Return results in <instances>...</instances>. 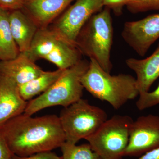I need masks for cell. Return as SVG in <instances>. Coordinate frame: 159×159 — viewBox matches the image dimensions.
<instances>
[{
    "instance_id": "cell-9",
    "label": "cell",
    "mask_w": 159,
    "mask_h": 159,
    "mask_svg": "<svg viewBox=\"0 0 159 159\" xmlns=\"http://www.w3.org/2000/svg\"><path fill=\"white\" fill-rule=\"evenodd\" d=\"M159 147V116L149 114L134 121L124 157L140 156Z\"/></svg>"
},
{
    "instance_id": "cell-15",
    "label": "cell",
    "mask_w": 159,
    "mask_h": 159,
    "mask_svg": "<svg viewBox=\"0 0 159 159\" xmlns=\"http://www.w3.org/2000/svg\"><path fill=\"white\" fill-rule=\"evenodd\" d=\"M10 29L20 52L29 51L39 27L23 10L10 11Z\"/></svg>"
},
{
    "instance_id": "cell-2",
    "label": "cell",
    "mask_w": 159,
    "mask_h": 159,
    "mask_svg": "<svg viewBox=\"0 0 159 159\" xmlns=\"http://www.w3.org/2000/svg\"><path fill=\"white\" fill-rule=\"evenodd\" d=\"M81 81L93 97L106 101L116 110L139 95L135 77L129 74L111 75L92 59Z\"/></svg>"
},
{
    "instance_id": "cell-25",
    "label": "cell",
    "mask_w": 159,
    "mask_h": 159,
    "mask_svg": "<svg viewBox=\"0 0 159 159\" xmlns=\"http://www.w3.org/2000/svg\"><path fill=\"white\" fill-rule=\"evenodd\" d=\"M139 159H159V147L144 154Z\"/></svg>"
},
{
    "instance_id": "cell-10",
    "label": "cell",
    "mask_w": 159,
    "mask_h": 159,
    "mask_svg": "<svg viewBox=\"0 0 159 159\" xmlns=\"http://www.w3.org/2000/svg\"><path fill=\"white\" fill-rule=\"evenodd\" d=\"M121 35L137 54L143 57L159 38V13L124 24Z\"/></svg>"
},
{
    "instance_id": "cell-4",
    "label": "cell",
    "mask_w": 159,
    "mask_h": 159,
    "mask_svg": "<svg viewBox=\"0 0 159 159\" xmlns=\"http://www.w3.org/2000/svg\"><path fill=\"white\" fill-rule=\"evenodd\" d=\"M89 61L81 59L64 70L60 77L44 93L28 102L24 113L32 116L51 107L71 105L82 98L84 89L81 78L89 68Z\"/></svg>"
},
{
    "instance_id": "cell-16",
    "label": "cell",
    "mask_w": 159,
    "mask_h": 159,
    "mask_svg": "<svg viewBox=\"0 0 159 159\" xmlns=\"http://www.w3.org/2000/svg\"><path fill=\"white\" fill-rule=\"evenodd\" d=\"M64 71L57 69L54 71H44L39 76L18 86L21 97L28 101L35 96L44 93L60 77Z\"/></svg>"
},
{
    "instance_id": "cell-24",
    "label": "cell",
    "mask_w": 159,
    "mask_h": 159,
    "mask_svg": "<svg viewBox=\"0 0 159 159\" xmlns=\"http://www.w3.org/2000/svg\"><path fill=\"white\" fill-rule=\"evenodd\" d=\"M13 155L0 129V159H11Z\"/></svg>"
},
{
    "instance_id": "cell-8",
    "label": "cell",
    "mask_w": 159,
    "mask_h": 159,
    "mask_svg": "<svg viewBox=\"0 0 159 159\" xmlns=\"http://www.w3.org/2000/svg\"><path fill=\"white\" fill-rule=\"evenodd\" d=\"M103 8L102 0H75L49 26L66 39L75 43L86 23Z\"/></svg>"
},
{
    "instance_id": "cell-7",
    "label": "cell",
    "mask_w": 159,
    "mask_h": 159,
    "mask_svg": "<svg viewBox=\"0 0 159 159\" xmlns=\"http://www.w3.org/2000/svg\"><path fill=\"white\" fill-rule=\"evenodd\" d=\"M37 59H45L58 69L65 70L82 59L83 55L76 44L62 37L53 29H48L37 39L34 47Z\"/></svg>"
},
{
    "instance_id": "cell-6",
    "label": "cell",
    "mask_w": 159,
    "mask_h": 159,
    "mask_svg": "<svg viewBox=\"0 0 159 159\" xmlns=\"http://www.w3.org/2000/svg\"><path fill=\"white\" fill-rule=\"evenodd\" d=\"M133 121L127 115H115L85 140L101 159H122Z\"/></svg>"
},
{
    "instance_id": "cell-17",
    "label": "cell",
    "mask_w": 159,
    "mask_h": 159,
    "mask_svg": "<svg viewBox=\"0 0 159 159\" xmlns=\"http://www.w3.org/2000/svg\"><path fill=\"white\" fill-rule=\"evenodd\" d=\"M10 11L0 8V60L14 59L20 53L10 29Z\"/></svg>"
},
{
    "instance_id": "cell-21",
    "label": "cell",
    "mask_w": 159,
    "mask_h": 159,
    "mask_svg": "<svg viewBox=\"0 0 159 159\" xmlns=\"http://www.w3.org/2000/svg\"><path fill=\"white\" fill-rule=\"evenodd\" d=\"M31 0H0V8L9 11L22 10Z\"/></svg>"
},
{
    "instance_id": "cell-1",
    "label": "cell",
    "mask_w": 159,
    "mask_h": 159,
    "mask_svg": "<svg viewBox=\"0 0 159 159\" xmlns=\"http://www.w3.org/2000/svg\"><path fill=\"white\" fill-rule=\"evenodd\" d=\"M0 129L11 152L18 156L52 151L66 142L56 115L33 117L23 113L6 122Z\"/></svg>"
},
{
    "instance_id": "cell-11",
    "label": "cell",
    "mask_w": 159,
    "mask_h": 159,
    "mask_svg": "<svg viewBox=\"0 0 159 159\" xmlns=\"http://www.w3.org/2000/svg\"><path fill=\"white\" fill-rule=\"evenodd\" d=\"M28 102L21 97L14 81L0 75V127L24 113Z\"/></svg>"
},
{
    "instance_id": "cell-18",
    "label": "cell",
    "mask_w": 159,
    "mask_h": 159,
    "mask_svg": "<svg viewBox=\"0 0 159 159\" xmlns=\"http://www.w3.org/2000/svg\"><path fill=\"white\" fill-rule=\"evenodd\" d=\"M60 148L63 159H101L89 143L77 145L65 142Z\"/></svg>"
},
{
    "instance_id": "cell-13",
    "label": "cell",
    "mask_w": 159,
    "mask_h": 159,
    "mask_svg": "<svg viewBox=\"0 0 159 159\" xmlns=\"http://www.w3.org/2000/svg\"><path fill=\"white\" fill-rule=\"evenodd\" d=\"M75 0H31L23 11L39 28L48 26Z\"/></svg>"
},
{
    "instance_id": "cell-14",
    "label": "cell",
    "mask_w": 159,
    "mask_h": 159,
    "mask_svg": "<svg viewBox=\"0 0 159 159\" xmlns=\"http://www.w3.org/2000/svg\"><path fill=\"white\" fill-rule=\"evenodd\" d=\"M126 66L135 73L137 88L139 94L149 91L159 77V44L154 52L145 59L129 58Z\"/></svg>"
},
{
    "instance_id": "cell-23",
    "label": "cell",
    "mask_w": 159,
    "mask_h": 159,
    "mask_svg": "<svg viewBox=\"0 0 159 159\" xmlns=\"http://www.w3.org/2000/svg\"><path fill=\"white\" fill-rule=\"evenodd\" d=\"M11 159H63L55 153L50 151L43 152L26 157H20L13 155Z\"/></svg>"
},
{
    "instance_id": "cell-19",
    "label": "cell",
    "mask_w": 159,
    "mask_h": 159,
    "mask_svg": "<svg viewBox=\"0 0 159 159\" xmlns=\"http://www.w3.org/2000/svg\"><path fill=\"white\" fill-rule=\"evenodd\" d=\"M126 9L133 14L159 10V0H128Z\"/></svg>"
},
{
    "instance_id": "cell-12",
    "label": "cell",
    "mask_w": 159,
    "mask_h": 159,
    "mask_svg": "<svg viewBox=\"0 0 159 159\" xmlns=\"http://www.w3.org/2000/svg\"><path fill=\"white\" fill-rule=\"evenodd\" d=\"M44 71L26 52H20L14 59L0 60V75L11 79L18 86L37 77Z\"/></svg>"
},
{
    "instance_id": "cell-20",
    "label": "cell",
    "mask_w": 159,
    "mask_h": 159,
    "mask_svg": "<svg viewBox=\"0 0 159 159\" xmlns=\"http://www.w3.org/2000/svg\"><path fill=\"white\" fill-rule=\"evenodd\" d=\"M159 104V83L157 87L151 92L139 94L136 105L139 111H143Z\"/></svg>"
},
{
    "instance_id": "cell-5",
    "label": "cell",
    "mask_w": 159,
    "mask_h": 159,
    "mask_svg": "<svg viewBox=\"0 0 159 159\" xmlns=\"http://www.w3.org/2000/svg\"><path fill=\"white\" fill-rule=\"evenodd\" d=\"M58 117L66 142L74 144L93 134L107 119L105 111L82 98L64 107Z\"/></svg>"
},
{
    "instance_id": "cell-3",
    "label": "cell",
    "mask_w": 159,
    "mask_h": 159,
    "mask_svg": "<svg viewBox=\"0 0 159 159\" xmlns=\"http://www.w3.org/2000/svg\"><path fill=\"white\" fill-rule=\"evenodd\" d=\"M111 11L104 7L91 16L80 30L75 41L82 54L97 61L108 73H111L113 68L111 53L114 29Z\"/></svg>"
},
{
    "instance_id": "cell-22",
    "label": "cell",
    "mask_w": 159,
    "mask_h": 159,
    "mask_svg": "<svg viewBox=\"0 0 159 159\" xmlns=\"http://www.w3.org/2000/svg\"><path fill=\"white\" fill-rule=\"evenodd\" d=\"M104 7H107L111 11H113L117 16L122 14V10L124 6H126L128 0H102Z\"/></svg>"
}]
</instances>
